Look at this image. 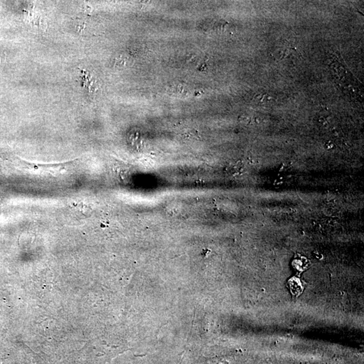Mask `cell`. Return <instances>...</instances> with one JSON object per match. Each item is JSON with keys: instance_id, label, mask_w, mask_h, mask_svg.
<instances>
[{"instance_id": "1", "label": "cell", "mask_w": 364, "mask_h": 364, "mask_svg": "<svg viewBox=\"0 0 364 364\" xmlns=\"http://www.w3.org/2000/svg\"><path fill=\"white\" fill-rule=\"evenodd\" d=\"M274 100V98L269 94H259L257 96V101L259 103H269Z\"/></svg>"}]
</instances>
